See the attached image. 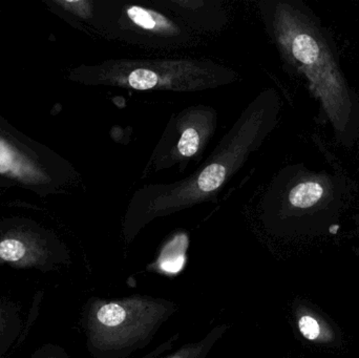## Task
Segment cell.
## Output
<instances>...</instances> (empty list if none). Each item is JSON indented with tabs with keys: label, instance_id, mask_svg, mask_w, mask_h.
I'll return each mask as SVG.
<instances>
[{
	"label": "cell",
	"instance_id": "6da1fadb",
	"mask_svg": "<svg viewBox=\"0 0 359 358\" xmlns=\"http://www.w3.org/2000/svg\"><path fill=\"white\" fill-rule=\"evenodd\" d=\"M263 11L283 61L318 103V119L331 126L337 143L351 149L359 139V96L344 73L332 32L301 0L266 2Z\"/></svg>",
	"mask_w": 359,
	"mask_h": 358
},
{
	"label": "cell",
	"instance_id": "7a4b0ae2",
	"mask_svg": "<svg viewBox=\"0 0 359 358\" xmlns=\"http://www.w3.org/2000/svg\"><path fill=\"white\" fill-rule=\"evenodd\" d=\"M280 95L274 88L262 92L243 111L206 163L187 179L163 186L143 189L147 200L141 219L157 218L204 202L244 165L249 156L263 144L278 123Z\"/></svg>",
	"mask_w": 359,
	"mask_h": 358
},
{
	"label": "cell",
	"instance_id": "3957f363",
	"mask_svg": "<svg viewBox=\"0 0 359 358\" xmlns=\"http://www.w3.org/2000/svg\"><path fill=\"white\" fill-rule=\"evenodd\" d=\"M65 79L83 85L118 86L137 90L200 92L232 83L238 75L212 61L196 59L107 60L69 69Z\"/></svg>",
	"mask_w": 359,
	"mask_h": 358
},
{
	"label": "cell",
	"instance_id": "277c9868",
	"mask_svg": "<svg viewBox=\"0 0 359 358\" xmlns=\"http://www.w3.org/2000/svg\"><path fill=\"white\" fill-rule=\"evenodd\" d=\"M0 179L44 199L69 193L79 174L58 153L0 116Z\"/></svg>",
	"mask_w": 359,
	"mask_h": 358
},
{
	"label": "cell",
	"instance_id": "5b68a950",
	"mask_svg": "<svg viewBox=\"0 0 359 358\" xmlns=\"http://www.w3.org/2000/svg\"><path fill=\"white\" fill-rule=\"evenodd\" d=\"M280 218L329 223L352 198V185L341 172L312 170L303 164L284 168L269 193Z\"/></svg>",
	"mask_w": 359,
	"mask_h": 358
},
{
	"label": "cell",
	"instance_id": "8992f818",
	"mask_svg": "<svg viewBox=\"0 0 359 358\" xmlns=\"http://www.w3.org/2000/svg\"><path fill=\"white\" fill-rule=\"evenodd\" d=\"M174 305L151 298H128L94 307L88 317L90 344L109 354L144 346L174 312Z\"/></svg>",
	"mask_w": 359,
	"mask_h": 358
},
{
	"label": "cell",
	"instance_id": "52a82bcc",
	"mask_svg": "<svg viewBox=\"0 0 359 358\" xmlns=\"http://www.w3.org/2000/svg\"><path fill=\"white\" fill-rule=\"evenodd\" d=\"M215 111L209 107H191L182 111L177 119V128L181 130L177 141L176 156L172 165L178 160L189 159L206 146L215 130Z\"/></svg>",
	"mask_w": 359,
	"mask_h": 358
},
{
	"label": "cell",
	"instance_id": "ba28073f",
	"mask_svg": "<svg viewBox=\"0 0 359 358\" xmlns=\"http://www.w3.org/2000/svg\"><path fill=\"white\" fill-rule=\"evenodd\" d=\"M128 20L134 25L132 31L138 34H149V38H179L181 29L170 19L151 8L128 6L124 8Z\"/></svg>",
	"mask_w": 359,
	"mask_h": 358
},
{
	"label": "cell",
	"instance_id": "9c48e42d",
	"mask_svg": "<svg viewBox=\"0 0 359 358\" xmlns=\"http://www.w3.org/2000/svg\"><path fill=\"white\" fill-rule=\"evenodd\" d=\"M223 333L224 330L222 328L215 329V331H211V333L208 334L207 338L201 340V342L185 345L176 353L166 358H205L209 350L212 348L215 343L219 340V336Z\"/></svg>",
	"mask_w": 359,
	"mask_h": 358
},
{
	"label": "cell",
	"instance_id": "30bf717a",
	"mask_svg": "<svg viewBox=\"0 0 359 358\" xmlns=\"http://www.w3.org/2000/svg\"><path fill=\"white\" fill-rule=\"evenodd\" d=\"M297 326H299L302 336L310 342H316L322 338V326H320V322L312 315H301L297 322Z\"/></svg>",
	"mask_w": 359,
	"mask_h": 358
},
{
	"label": "cell",
	"instance_id": "8fae6325",
	"mask_svg": "<svg viewBox=\"0 0 359 358\" xmlns=\"http://www.w3.org/2000/svg\"><path fill=\"white\" fill-rule=\"evenodd\" d=\"M170 245H172V250H175V244L170 243ZM184 261H185V254L184 252H181V250H179V252H174L172 254V250H170V246H168V247H166L164 254L162 252L159 262L160 267L165 273H177L183 267Z\"/></svg>",
	"mask_w": 359,
	"mask_h": 358
},
{
	"label": "cell",
	"instance_id": "7c38bea8",
	"mask_svg": "<svg viewBox=\"0 0 359 358\" xmlns=\"http://www.w3.org/2000/svg\"><path fill=\"white\" fill-rule=\"evenodd\" d=\"M10 188H12V185H11L8 181L4 180V179H0V189L8 191V189Z\"/></svg>",
	"mask_w": 359,
	"mask_h": 358
},
{
	"label": "cell",
	"instance_id": "4fadbf2b",
	"mask_svg": "<svg viewBox=\"0 0 359 358\" xmlns=\"http://www.w3.org/2000/svg\"><path fill=\"white\" fill-rule=\"evenodd\" d=\"M4 191H4V189H0V197H1L2 195H4Z\"/></svg>",
	"mask_w": 359,
	"mask_h": 358
}]
</instances>
